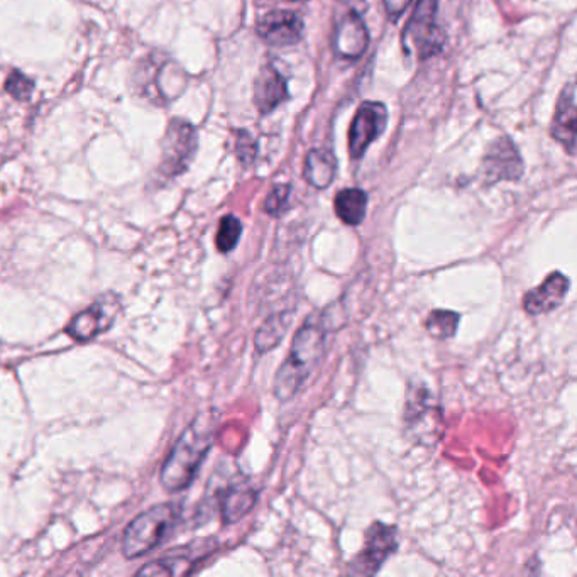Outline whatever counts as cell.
Instances as JSON below:
<instances>
[{
	"mask_svg": "<svg viewBox=\"0 0 577 577\" xmlns=\"http://www.w3.org/2000/svg\"><path fill=\"white\" fill-rule=\"evenodd\" d=\"M410 4H412V0H385L386 12L391 19H398L402 16Z\"/></svg>",
	"mask_w": 577,
	"mask_h": 577,
	"instance_id": "27",
	"label": "cell"
},
{
	"mask_svg": "<svg viewBox=\"0 0 577 577\" xmlns=\"http://www.w3.org/2000/svg\"><path fill=\"white\" fill-rule=\"evenodd\" d=\"M258 501V490L248 478L234 479L227 484L226 490L220 496V513L222 522L226 525H234L242 518L246 517Z\"/></svg>",
	"mask_w": 577,
	"mask_h": 577,
	"instance_id": "15",
	"label": "cell"
},
{
	"mask_svg": "<svg viewBox=\"0 0 577 577\" xmlns=\"http://www.w3.org/2000/svg\"><path fill=\"white\" fill-rule=\"evenodd\" d=\"M180 508L175 503L158 505L134 518L124 532L122 550L127 559H138L163 542L178 523Z\"/></svg>",
	"mask_w": 577,
	"mask_h": 577,
	"instance_id": "4",
	"label": "cell"
},
{
	"mask_svg": "<svg viewBox=\"0 0 577 577\" xmlns=\"http://www.w3.org/2000/svg\"><path fill=\"white\" fill-rule=\"evenodd\" d=\"M131 85L139 99L163 107L187 90L188 75L170 56L153 51L134 66Z\"/></svg>",
	"mask_w": 577,
	"mask_h": 577,
	"instance_id": "3",
	"label": "cell"
},
{
	"mask_svg": "<svg viewBox=\"0 0 577 577\" xmlns=\"http://www.w3.org/2000/svg\"><path fill=\"white\" fill-rule=\"evenodd\" d=\"M576 124V85L569 83L562 90L559 102H557L556 116H554V124L550 131L569 154H574L576 151Z\"/></svg>",
	"mask_w": 577,
	"mask_h": 577,
	"instance_id": "16",
	"label": "cell"
},
{
	"mask_svg": "<svg viewBox=\"0 0 577 577\" xmlns=\"http://www.w3.org/2000/svg\"><path fill=\"white\" fill-rule=\"evenodd\" d=\"M258 34L271 46H290L303 34L302 17L292 11H271L258 22Z\"/></svg>",
	"mask_w": 577,
	"mask_h": 577,
	"instance_id": "14",
	"label": "cell"
},
{
	"mask_svg": "<svg viewBox=\"0 0 577 577\" xmlns=\"http://www.w3.org/2000/svg\"><path fill=\"white\" fill-rule=\"evenodd\" d=\"M403 422L415 444L430 446L440 439L442 407L427 386L420 383L408 386Z\"/></svg>",
	"mask_w": 577,
	"mask_h": 577,
	"instance_id": "6",
	"label": "cell"
},
{
	"mask_svg": "<svg viewBox=\"0 0 577 577\" xmlns=\"http://www.w3.org/2000/svg\"><path fill=\"white\" fill-rule=\"evenodd\" d=\"M290 193H292L290 185H275L264 202L266 214H270L271 217H280L288 209Z\"/></svg>",
	"mask_w": 577,
	"mask_h": 577,
	"instance_id": "25",
	"label": "cell"
},
{
	"mask_svg": "<svg viewBox=\"0 0 577 577\" xmlns=\"http://www.w3.org/2000/svg\"><path fill=\"white\" fill-rule=\"evenodd\" d=\"M388 124V110L381 102H364L356 112L349 131V151L359 160L369 144L380 138Z\"/></svg>",
	"mask_w": 577,
	"mask_h": 577,
	"instance_id": "10",
	"label": "cell"
},
{
	"mask_svg": "<svg viewBox=\"0 0 577 577\" xmlns=\"http://www.w3.org/2000/svg\"><path fill=\"white\" fill-rule=\"evenodd\" d=\"M4 88H6L7 94L19 100V102H28L31 99V95H33L34 88H36V83H34L33 78L26 77L19 70H14L7 77Z\"/></svg>",
	"mask_w": 577,
	"mask_h": 577,
	"instance_id": "24",
	"label": "cell"
},
{
	"mask_svg": "<svg viewBox=\"0 0 577 577\" xmlns=\"http://www.w3.org/2000/svg\"><path fill=\"white\" fill-rule=\"evenodd\" d=\"M334 207L346 226H359L368 212V195L361 188H346L337 193Z\"/></svg>",
	"mask_w": 577,
	"mask_h": 577,
	"instance_id": "20",
	"label": "cell"
},
{
	"mask_svg": "<svg viewBox=\"0 0 577 577\" xmlns=\"http://www.w3.org/2000/svg\"><path fill=\"white\" fill-rule=\"evenodd\" d=\"M197 146V129L185 119H171L161 139V175L175 178L185 173L192 163Z\"/></svg>",
	"mask_w": 577,
	"mask_h": 577,
	"instance_id": "7",
	"label": "cell"
},
{
	"mask_svg": "<svg viewBox=\"0 0 577 577\" xmlns=\"http://www.w3.org/2000/svg\"><path fill=\"white\" fill-rule=\"evenodd\" d=\"M241 236V220L237 219L236 215H226L220 220L219 231H217V237H215V246L219 249V253H231L237 248Z\"/></svg>",
	"mask_w": 577,
	"mask_h": 577,
	"instance_id": "23",
	"label": "cell"
},
{
	"mask_svg": "<svg viewBox=\"0 0 577 577\" xmlns=\"http://www.w3.org/2000/svg\"><path fill=\"white\" fill-rule=\"evenodd\" d=\"M293 315H295V308H288V310L276 312L275 315L264 320L263 325L256 332V337H254V346H256V351L259 354L273 351L283 341V337L286 336V332L292 325Z\"/></svg>",
	"mask_w": 577,
	"mask_h": 577,
	"instance_id": "18",
	"label": "cell"
},
{
	"mask_svg": "<svg viewBox=\"0 0 577 577\" xmlns=\"http://www.w3.org/2000/svg\"><path fill=\"white\" fill-rule=\"evenodd\" d=\"M288 97L286 80L273 65L264 66L254 83V104L261 114H270Z\"/></svg>",
	"mask_w": 577,
	"mask_h": 577,
	"instance_id": "17",
	"label": "cell"
},
{
	"mask_svg": "<svg viewBox=\"0 0 577 577\" xmlns=\"http://www.w3.org/2000/svg\"><path fill=\"white\" fill-rule=\"evenodd\" d=\"M239 136L237 138V156L242 163H249V161L254 160V154H256V144H254L253 139L249 136L246 131H239Z\"/></svg>",
	"mask_w": 577,
	"mask_h": 577,
	"instance_id": "26",
	"label": "cell"
},
{
	"mask_svg": "<svg viewBox=\"0 0 577 577\" xmlns=\"http://www.w3.org/2000/svg\"><path fill=\"white\" fill-rule=\"evenodd\" d=\"M193 561L190 557L173 556L161 561H154L139 571V576H185L192 571Z\"/></svg>",
	"mask_w": 577,
	"mask_h": 577,
	"instance_id": "22",
	"label": "cell"
},
{
	"mask_svg": "<svg viewBox=\"0 0 577 577\" xmlns=\"http://www.w3.org/2000/svg\"><path fill=\"white\" fill-rule=\"evenodd\" d=\"M337 161L327 149H312L307 154L303 176L310 185L319 190L330 187L336 178Z\"/></svg>",
	"mask_w": 577,
	"mask_h": 577,
	"instance_id": "19",
	"label": "cell"
},
{
	"mask_svg": "<svg viewBox=\"0 0 577 577\" xmlns=\"http://www.w3.org/2000/svg\"><path fill=\"white\" fill-rule=\"evenodd\" d=\"M459 322H461V315L454 310H434L425 320V329L435 339L446 341L456 336Z\"/></svg>",
	"mask_w": 577,
	"mask_h": 577,
	"instance_id": "21",
	"label": "cell"
},
{
	"mask_svg": "<svg viewBox=\"0 0 577 577\" xmlns=\"http://www.w3.org/2000/svg\"><path fill=\"white\" fill-rule=\"evenodd\" d=\"M571 288V280L561 271L550 273L542 285L532 288L523 297V308L528 315L549 314L561 307Z\"/></svg>",
	"mask_w": 577,
	"mask_h": 577,
	"instance_id": "12",
	"label": "cell"
},
{
	"mask_svg": "<svg viewBox=\"0 0 577 577\" xmlns=\"http://www.w3.org/2000/svg\"><path fill=\"white\" fill-rule=\"evenodd\" d=\"M369 33L363 16L356 11H347L337 17L332 48L337 56L346 60H358L368 50Z\"/></svg>",
	"mask_w": 577,
	"mask_h": 577,
	"instance_id": "11",
	"label": "cell"
},
{
	"mask_svg": "<svg viewBox=\"0 0 577 577\" xmlns=\"http://www.w3.org/2000/svg\"><path fill=\"white\" fill-rule=\"evenodd\" d=\"M219 415L214 410L200 413L180 439L176 440L173 451L161 469V483L166 490L183 491L193 483L198 469L214 446L215 430Z\"/></svg>",
	"mask_w": 577,
	"mask_h": 577,
	"instance_id": "2",
	"label": "cell"
},
{
	"mask_svg": "<svg viewBox=\"0 0 577 577\" xmlns=\"http://www.w3.org/2000/svg\"><path fill=\"white\" fill-rule=\"evenodd\" d=\"M446 36L437 24V0H418L403 29V51L408 58L424 61L444 50Z\"/></svg>",
	"mask_w": 577,
	"mask_h": 577,
	"instance_id": "5",
	"label": "cell"
},
{
	"mask_svg": "<svg viewBox=\"0 0 577 577\" xmlns=\"http://www.w3.org/2000/svg\"><path fill=\"white\" fill-rule=\"evenodd\" d=\"M523 175V161L515 144L508 138H501L491 144L484 158V176L491 183L501 180H518Z\"/></svg>",
	"mask_w": 577,
	"mask_h": 577,
	"instance_id": "13",
	"label": "cell"
},
{
	"mask_svg": "<svg viewBox=\"0 0 577 577\" xmlns=\"http://www.w3.org/2000/svg\"><path fill=\"white\" fill-rule=\"evenodd\" d=\"M398 528L383 522H373L364 534V547L347 564L349 574L374 576L398 550Z\"/></svg>",
	"mask_w": 577,
	"mask_h": 577,
	"instance_id": "8",
	"label": "cell"
},
{
	"mask_svg": "<svg viewBox=\"0 0 577 577\" xmlns=\"http://www.w3.org/2000/svg\"><path fill=\"white\" fill-rule=\"evenodd\" d=\"M346 324L344 305L332 303L322 312L310 315L293 337L292 349L275 376L273 393L278 402L293 400L302 390L305 381L314 373L324 358L330 332Z\"/></svg>",
	"mask_w": 577,
	"mask_h": 577,
	"instance_id": "1",
	"label": "cell"
},
{
	"mask_svg": "<svg viewBox=\"0 0 577 577\" xmlns=\"http://www.w3.org/2000/svg\"><path fill=\"white\" fill-rule=\"evenodd\" d=\"M119 312H121V300L114 293H107L87 310L80 312L66 327V334L75 341H90L105 330H109Z\"/></svg>",
	"mask_w": 577,
	"mask_h": 577,
	"instance_id": "9",
	"label": "cell"
}]
</instances>
